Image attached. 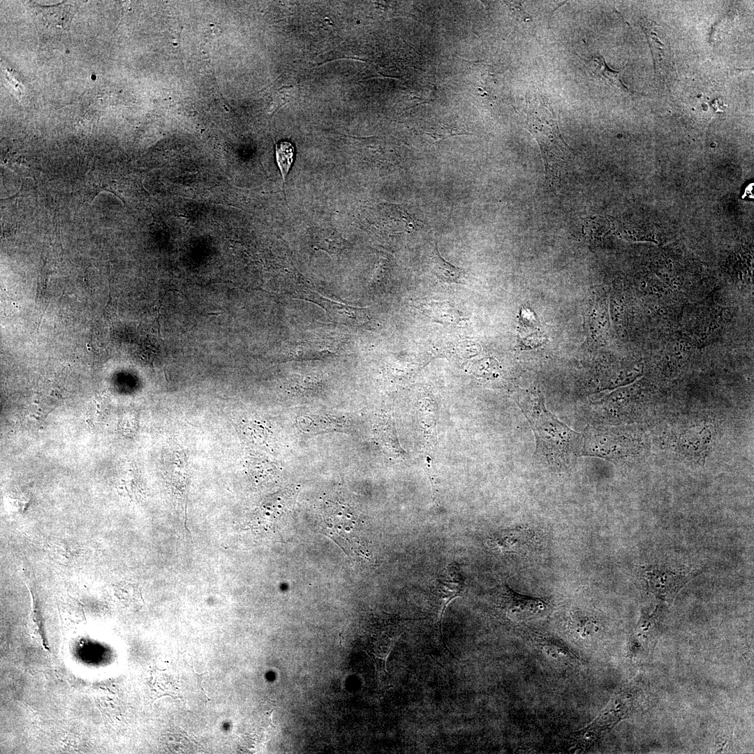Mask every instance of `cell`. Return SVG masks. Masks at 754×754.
I'll return each mask as SVG.
<instances>
[{
  "instance_id": "obj_1",
  "label": "cell",
  "mask_w": 754,
  "mask_h": 754,
  "mask_svg": "<svg viewBox=\"0 0 754 754\" xmlns=\"http://www.w3.org/2000/svg\"><path fill=\"white\" fill-rule=\"evenodd\" d=\"M517 403L536 438V453L542 461L556 468L571 465L583 454L584 436L569 428L545 407L537 392H522Z\"/></svg>"
},
{
  "instance_id": "obj_2",
  "label": "cell",
  "mask_w": 754,
  "mask_h": 754,
  "mask_svg": "<svg viewBox=\"0 0 754 754\" xmlns=\"http://www.w3.org/2000/svg\"><path fill=\"white\" fill-rule=\"evenodd\" d=\"M526 125L538 142L547 176L559 179L570 157V147L561 133L558 118L549 101L542 95L528 98Z\"/></svg>"
},
{
  "instance_id": "obj_3",
  "label": "cell",
  "mask_w": 754,
  "mask_h": 754,
  "mask_svg": "<svg viewBox=\"0 0 754 754\" xmlns=\"http://www.w3.org/2000/svg\"><path fill=\"white\" fill-rule=\"evenodd\" d=\"M464 589L465 582L459 565L455 562L450 563L436 579L431 592L432 601L438 609V630L441 635L442 621L445 609L453 599L463 595Z\"/></svg>"
},
{
  "instance_id": "obj_4",
  "label": "cell",
  "mask_w": 754,
  "mask_h": 754,
  "mask_svg": "<svg viewBox=\"0 0 754 754\" xmlns=\"http://www.w3.org/2000/svg\"><path fill=\"white\" fill-rule=\"evenodd\" d=\"M498 606L507 618L519 621L540 614L547 604L542 598L520 594L504 585L498 596Z\"/></svg>"
},
{
  "instance_id": "obj_5",
  "label": "cell",
  "mask_w": 754,
  "mask_h": 754,
  "mask_svg": "<svg viewBox=\"0 0 754 754\" xmlns=\"http://www.w3.org/2000/svg\"><path fill=\"white\" fill-rule=\"evenodd\" d=\"M642 27L650 45L657 69H661L660 72L667 73L673 66L670 47L667 43L665 34L658 26L652 24V22L644 20Z\"/></svg>"
},
{
  "instance_id": "obj_6",
  "label": "cell",
  "mask_w": 754,
  "mask_h": 754,
  "mask_svg": "<svg viewBox=\"0 0 754 754\" xmlns=\"http://www.w3.org/2000/svg\"><path fill=\"white\" fill-rule=\"evenodd\" d=\"M586 69L589 74L595 78L613 87L629 92V89L623 84L621 79L623 71L612 69L600 54H596L591 57L587 62Z\"/></svg>"
},
{
  "instance_id": "obj_7",
  "label": "cell",
  "mask_w": 754,
  "mask_h": 754,
  "mask_svg": "<svg viewBox=\"0 0 754 754\" xmlns=\"http://www.w3.org/2000/svg\"><path fill=\"white\" fill-rule=\"evenodd\" d=\"M429 301L420 300L415 302V307L437 322L458 325L461 321H464V319L460 316L458 311L450 307L448 303Z\"/></svg>"
},
{
  "instance_id": "obj_8",
  "label": "cell",
  "mask_w": 754,
  "mask_h": 754,
  "mask_svg": "<svg viewBox=\"0 0 754 754\" xmlns=\"http://www.w3.org/2000/svg\"><path fill=\"white\" fill-rule=\"evenodd\" d=\"M430 268L441 281L456 283H463L464 281L465 271L452 265L441 256L436 244L430 258Z\"/></svg>"
},
{
  "instance_id": "obj_9",
  "label": "cell",
  "mask_w": 754,
  "mask_h": 754,
  "mask_svg": "<svg viewBox=\"0 0 754 754\" xmlns=\"http://www.w3.org/2000/svg\"><path fill=\"white\" fill-rule=\"evenodd\" d=\"M327 304L328 305V311H330L332 316L339 319L341 322L358 324L364 323L368 320L366 311L362 308L345 306L332 302L330 300Z\"/></svg>"
},
{
  "instance_id": "obj_10",
  "label": "cell",
  "mask_w": 754,
  "mask_h": 754,
  "mask_svg": "<svg viewBox=\"0 0 754 754\" xmlns=\"http://www.w3.org/2000/svg\"><path fill=\"white\" fill-rule=\"evenodd\" d=\"M526 532L509 530L503 531L490 539V544L502 551H510L521 547L526 540Z\"/></svg>"
},
{
  "instance_id": "obj_11",
  "label": "cell",
  "mask_w": 754,
  "mask_h": 754,
  "mask_svg": "<svg viewBox=\"0 0 754 754\" xmlns=\"http://www.w3.org/2000/svg\"><path fill=\"white\" fill-rule=\"evenodd\" d=\"M276 161L283 178V186L286 176L294 159V147L288 141H281L276 145Z\"/></svg>"
},
{
  "instance_id": "obj_12",
  "label": "cell",
  "mask_w": 754,
  "mask_h": 754,
  "mask_svg": "<svg viewBox=\"0 0 754 754\" xmlns=\"http://www.w3.org/2000/svg\"><path fill=\"white\" fill-rule=\"evenodd\" d=\"M540 644L544 650L554 658L558 656V655L570 656L568 650L563 644H561V642L553 640L552 639L545 638L542 640Z\"/></svg>"
},
{
  "instance_id": "obj_13",
  "label": "cell",
  "mask_w": 754,
  "mask_h": 754,
  "mask_svg": "<svg viewBox=\"0 0 754 754\" xmlns=\"http://www.w3.org/2000/svg\"><path fill=\"white\" fill-rule=\"evenodd\" d=\"M219 314H221V313L219 312V313H207L208 316H211V315H216H216H219Z\"/></svg>"
}]
</instances>
